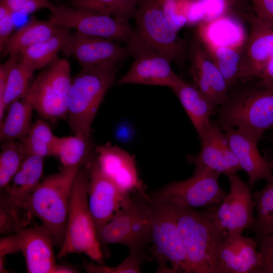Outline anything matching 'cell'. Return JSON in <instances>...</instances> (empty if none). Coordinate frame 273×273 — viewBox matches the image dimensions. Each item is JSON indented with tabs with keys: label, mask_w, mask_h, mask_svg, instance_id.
Here are the masks:
<instances>
[{
	"label": "cell",
	"mask_w": 273,
	"mask_h": 273,
	"mask_svg": "<svg viewBox=\"0 0 273 273\" xmlns=\"http://www.w3.org/2000/svg\"><path fill=\"white\" fill-rule=\"evenodd\" d=\"M167 204L176 218L190 273H218V253L226 235L215 222L214 207L200 211Z\"/></svg>",
	"instance_id": "1"
},
{
	"label": "cell",
	"mask_w": 273,
	"mask_h": 273,
	"mask_svg": "<svg viewBox=\"0 0 273 273\" xmlns=\"http://www.w3.org/2000/svg\"><path fill=\"white\" fill-rule=\"evenodd\" d=\"M116 73L115 64L82 67L72 80L67 116L75 135L89 141L93 122L106 94L115 82Z\"/></svg>",
	"instance_id": "2"
},
{
	"label": "cell",
	"mask_w": 273,
	"mask_h": 273,
	"mask_svg": "<svg viewBox=\"0 0 273 273\" xmlns=\"http://www.w3.org/2000/svg\"><path fill=\"white\" fill-rule=\"evenodd\" d=\"M80 166L64 167L46 177L20 207L42 222L54 246L60 248L65 236L73 181Z\"/></svg>",
	"instance_id": "3"
},
{
	"label": "cell",
	"mask_w": 273,
	"mask_h": 273,
	"mask_svg": "<svg viewBox=\"0 0 273 273\" xmlns=\"http://www.w3.org/2000/svg\"><path fill=\"white\" fill-rule=\"evenodd\" d=\"M135 27L126 43L128 56L134 59L162 55L171 62L183 51V43L169 24L159 0H140L134 18Z\"/></svg>",
	"instance_id": "4"
},
{
	"label": "cell",
	"mask_w": 273,
	"mask_h": 273,
	"mask_svg": "<svg viewBox=\"0 0 273 273\" xmlns=\"http://www.w3.org/2000/svg\"><path fill=\"white\" fill-rule=\"evenodd\" d=\"M89 174V163L79 168L74 178L64 239L58 257L61 258L71 253H84L102 264L101 245L88 204Z\"/></svg>",
	"instance_id": "5"
},
{
	"label": "cell",
	"mask_w": 273,
	"mask_h": 273,
	"mask_svg": "<svg viewBox=\"0 0 273 273\" xmlns=\"http://www.w3.org/2000/svg\"><path fill=\"white\" fill-rule=\"evenodd\" d=\"M152 206L148 194H132L131 201L102 229L98 236L100 245L118 244L127 247L129 254L144 259L150 243Z\"/></svg>",
	"instance_id": "6"
},
{
	"label": "cell",
	"mask_w": 273,
	"mask_h": 273,
	"mask_svg": "<svg viewBox=\"0 0 273 273\" xmlns=\"http://www.w3.org/2000/svg\"><path fill=\"white\" fill-rule=\"evenodd\" d=\"M148 195L152 206L150 252L158 263L156 272L190 273L180 233L170 206Z\"/></svg>",
	"instance_id": "7"
},
{
	"label": "cell",
	"mask_w": 273,
	"mask_h": 273,
	"mask_svg": "<svg viewBox=\"0 0 273 273\" xmlns=\"http://www.w3.org/2000/svg\"><path fill=\"white\" fill-rule=\"evenodd\" d=\"M245 92L226 100L220 113L219 124L224 129H242L259 140L273 127V87Z\"/></svg>",
	"instance_id": "8"
},
{
	"label": "cell",
	"mask_w": 273,
	"mask_h": 273,
	"mask_svg": "<svg viewBox=\"0 0 273 273\" xmlns=\"http://www.w3.org/2000/svg\"><path fill=\"white\" fill-rule=\"evenodd\" d=\"M70 66L66 59H57L42 71L29 87L24 98L43 118L62 119L67 116V99L72 83Z\"/></svg>",
	"instance_id": "9"
},
{
	"label": "cell",
	"mask_w": 273,
	"mask_h": 273,
	"mask_svg": "<svg viewBox=\"0 0 273 273\" xmlns=\"http://www.w3.org/2000/svg\"><path fill=\"white\" fill-rule=\"evenodd\" d=\"M220 174L208 168H196L189 178L172 182L149 195L157 201L181 207L214 206L227 195L219 184Z\"/></svg>",
	"instance_id": "10"
},
{
	"label": "cell",
	"mask_w": 273,
	"mask_h": 273,
	"mask_svg": "<svg viewBox=\"0 0 273 273\" xmlns=\"http://www.w3.org/2000/svg\"><path fill=\"white\" fill-rule=\"evenodd\" d=\"M49 10L52 22L85 35L127 43L133 32L127 19L53 4Z\"/></svg>",
	"instance_id": "11"
},
{
	"label": "cell",
	"mask_w": 273,
	"mask_h": 273,
	"mask_svg": "<svg viewBox=\"0 0 273 273\" xmlns=\"http://www.w3.org/2000/svg\"><path fill=\"white\" fill-rule=\"evenodd\" d=\"M52 238L42 225L23 226L1 238L0 256L21 251L28 273H55L58 265L53 252Z\"/></svg>",
	"instance_id": "12"
},
{
	"label": "cell",
	"mask_w": 273,
	"mask_h": 273,
	"mask_svg": "<svg viewBox=\"0 0 273 273\" xmlns=\"http://www.w3.org/2000/svg\"><path fill=\"white\" fill-rule=\"evenodd\" d=\"M43 169V158L37 156L26 157L13 177L6 194L0 201L1 234L14 233L24 226L17 214L22 203L40 183Z\"/></svg>",
	"instance_id": "13"
},
{
	"label": "cell",
	"mask_w": 273,
	"mask_h": 273,
	"mask_svg": "<svg viewBox=\"0 0 273 273\" xmlns=\"http://www.w3.org/2000/svg\"><path fill=\"white\" fill-rule=\"evenodd\" d=\"M227 177L230 191L219 207H214V218L226 236H236L241 235L246 229L251 228L255 222L254 198L249 186L237 172Z\"/></svg>",
	"instance_id": "14"
},
{
	"label": "cell",
	"mask_w": 273,
	"mask_h": 273,
	"mask_svg": "<svg viewBox=\"0 0 273 273\" xmlns=\"http://www.w3.org/2000/svg\"><path fill=\"white\" fill-rule=\"evenodd\" d=\"M89 168L88 200L98 237L104 226L130 204L132 194L122 193L102 172L96 157L90 161Z\"/></svg>",
	"instance_id": "15"
},
{
	"label": "cell",
	"mask_w": 273,
	"mask_h": 273,
	"mask_svg": "<svg viewBox=\"0 0 273 273\" xmlns=\"http://www.w3.org/2000/svg\"><path fill=\"white\" fill-rule=\"evenodd\" d=\"M245 20L250 26V34L241 62V80L258 78L273 56V25L254 12L248 14Z\"/></svg>",
	"instance_id": "16"
},
{
	"label": "cell",
	"mask_w": 273,
	"mask_h": 273,
	"mask_svg": "<svg viewBox=\"0 0 273 273\" xmlns=\"http://www.w3.org/2000/svg\"><path fill=\"white\" fill-rule=\"evenodd\" d=\"M62 51L66 56L75 58L82 67L117 64L128 56L126 47L115 41L85 35L78 31L70 33Z\"/></svg>",
	"instance_id": "17"
},
{
	"label": "cell",
	"mask_w": 273,
	"mask_h": 273,
	"mask_svg": "<svg viewBox=\"0 0 273 273\" xmlns=\"http://www.w3.org/2000/svg\"><path fill=\"white\" fill-rule=\"evenodd\" d=\"M199 138L201 151L197 155L187 157L190 163L196 168H208L226 176L242 170L225 134L221 132L218 124L211 121Z\"/></svg>",
	"instance_id": "18"
},
{
	"label": "cell",
	"mask_w": 273,
	"mask_h": 273,
	"mask_svg": "<svg viewBox=\"0 0 273 273\" xmlns=\"http://www.w3.org/2000/svg\"><path fill=\"white\" fill-rule=\"evenodd\" d=\"M102 172L122 193L131 195L144 190L134 158L121 148L106 144L95 148Z\"/></svg>",
	"instance_id": "19"
},
{
	"label": "cell",
	"mask_w": 273,
	"mask_h": 273,
	"mask_svg": "<svg viewBox=\"0 0 273 273\" xmlns=\"http://www.w3.org/2000/svg\"><path fill=\"white\" fill-rule=\"evenodd\" d=\"M190 72L196 87L216 108L228 99V84L197 35L190 48Z\"/></svg>",
	"instance_id": "20"
},
{
	"label": "cell",
	"mask_w": 273,
	"mask_h": 273,
	"mask_svg": "<svg viewBox=\"0 0 273 273\" xmlns=\"http://www.w3.org/2000/svg\"><path fill=\"white\" fill-rule=\"evenodd\" d=\"M257 242L241 235L226 236L218 257V273H261L262 258Z\"/></svg>",
	"instance_id": "21"
},
{
	"label": "cell",
	"mask_w": 273,
	"mask_h": 273,
	"mask_svg": "<svg viewBox=\"0 0 273 273\" xmlns=\"http://www.w3.org/2000/svg\"><path fill=\"white\" fill-rule=\"evenodd\" d=\"M230 148L241 169L248 176L249 186L261 179H267L273 173V163L262 156L258 150L259 141L249 132L238 128L224 129Z\"/></svg>",
	"instance_id": "22"
},
{
	"label": "cell",
	"mask_w": 273,
	"mask_h": 273,
	"mask_svg": "<svg viewBox=\"0 0 273 273\" xmlns=\"http://www.w3.org/2000/svg\"><path fill=\"white\" fill-rule=\"evenodd\" d=\"M134 60L128 71L117 81V84L158 85L172 89L182 79L171 68V61L162 55H146Z\"/></svg>",
	"instance_id": "23"
},
{
	"label": "cell",
	"mask_w": 273,
	"mask_h": 273,
	"mask_svg": "<svg viewBox=\"0 0 273 273\" xmlns=\"http://www.w3.org/2000/svg\"><path fill=\"white\" fill-rule=\"evenodd\" d=\"M197 36L203 44L242 50L247 39L241 18L232 15L219 17L198 24Z\"/></svg>",
	"instance_id": "24"
},
{
	"label": "cell",
	"mask_w": 273,
	"mask_h": 273,
	"mask_svg": "<svg viewBox=\"0 0 273 273\" xmlns=\"http://www.w3.org/2000/svg\"><path fill=\"white\" fill-rule=\"evenodd\" d=\"M200 137L209 125L216 107L196 87L183 79L173 88Z\"/></svg>",
	"instance_id": "25"
},
{
	"label": "cell",
	"mask_w": 273,
	"mask_h": 273,
	"mask_svg": "<svg viewBox=\"0 0 273 273\" xmlns=\"http://www.w3.org/2000/svg\"><path fill=\"white\" fill-rule=\"evenodd\" d=\"M59 27L50 20H32L10 35L1 53L5 56L22 55L29 47L52 36Z\"/></svg>",
	"instance_id": "26"
},
{
	"label": "cell",
	"mask_w": 273,
	"mask_h": 273,
	"mask_svg": "<svg viewBox=\"0 0 273 273\" xmlns=\"http://www.w3.org/2000/svg\"><path fill=\"white\" fill-rule=\"evenodd\" d=\"M70 29L60 25L50 38L26 49L20 60L34 71L52 64L66 44L71 33Z\"/></svg>",
	"instance_id": "27"
},
{
	"label": "cell",
	"mask_w": 273,
	"mask_h": 273,
	"mask_svg": "<svg viewBox=\"0 0 273 273\" xmlns=\"http://www.w3.org/2000/svg\"><path fill=\"white\" fill-rule=\"evenodd\" d=\"M8 108L5 119L0 123L1 141H22L32 124L33 107L28 99L23 98L13 102Z\"/></svg>",
	"instance_id": "28"
},
{
	"label": "cell",
	"mask_w": 273,
	"mask_h": 273,
	"mask_svg": "<svg viewBox=\"0 0 273 273\" xmlns=\"http://www.w3.org/2000/svg\"><path fill=\"white\" fill-rule=\"evenodd\" d=\"M89 141L76 135L57 136L54 156H57L64 168L87 164L92 159L89 156Z\"/></svg>",
	"instance_id": "29"
},
{
	"label": "cell",
	"mask_w": 273,
	"mask_h": 273,
	"mask_svg": "<svg viewBox=\"0 0 273 273\" xmlns=\"http://www.w3.org/2000/svg\"><path fill=\"white\" fill-rule=\"evenodd\" d=\"M202 45L221 73L229 88L240 80L242 50L210 44Z\"/></svg>",
	"instance_id": "30"
},
{
	"label": "cell",
	"mask_w": 273,
	"mask_h": 273,
	"mask_svg": "<svg viewBox=\"0 0 273 273\" xmlns=\"http://www.w3.org/2000/svg\"><path fill=\"white\" fill-rule=\"evenodd\" d=\"M56 138L48 123L37 120L31 124L25 138L21 141L25 157L54 156Z\"/></svg>",
	"instance_id": "31"
},
{
	"label": "cell",
	"mask_w": 273,
	"mask_h": 273,
	"mask_svg": "<svg viewBox=\"0 0 273 273\" xmlns=\"http://www.w3.org/2000/svg\"><path fill=\"white\" fill-rule=\"evenodd\" d=\"M264 188L253 195L256 216L251 227L257 238L273 232V173Z\"/></svg>",
	"instance_id": "32"
},
{
	"label": "cell",
	"mask_w": 273,
	"mask_h": 273,
	"mask_svg": "<svg viewBox=\"0 0 273 273\" xmlns=\"http://www.w3.org/2000/svg\"><path fill=\"white\" fill-rule=\"evenodd\" d=\"M202 7L204 17L202 22H208L225 15L235 16L245 20L254 12L249 0H196Z\"/></svg>",
	"instance_id": "33"
},
{
	"label": "cell",
	"mask_w": 273,
	"mask_h": 273,
	"mask_svg": "<svg viewBox=\"0 0 273 273\" xmlns=\"http://www.w3.org/2000/svg\"><path fill=\"white\" fill-rule=\"evenodd\" d=\"M0 154V188L6 189L25 158L21 141L3 142Z\"/></svg>",
	"instance_id": "34"
},
{
	"label": "cell",
	"mask_w": 273,
	"mask_h": 273,
	"mask_svg": "<svg viewBox=\"0 0 273 273\" xmlns=\"http://www.w3.org/2000/svg\"><path fill=\"white\" fill-rule=\"evenodd\" d=\"M34 71L20 60L13 66L8 76L4 97L6 109L13 102L24 98Z\"/></svg>",
	"instance_id": "35"
},
{
	"label": "cell",
	"mask_w": 273,
	"mask_h": 273,
	"mask_svg": "<svg viewBox=\"0 0 273 273\" xmlns=\"http://www.w3.org/2000/svg\"><path fill=\"white\" fill-rule=\"evenodd\" d=\"M72 7L75 9L102 13L129 20L134 18L136 8L120 0H73Z\"/></svg>",
	"instance_id": "36"
},
{
	"label": "cell",
	"mask_w": 273,
	"mask_h": 273,
	"mask_svg": "<svg viewBox=\"0 0 273 273\" xmlns=\"http://www.w3.org/2000/svg\"><path fill=\"white\" fill-rule=\"evenodd\" d=\"M169 24L178 32L189 24L195 0H159Z\"/></svg>",
	"instance_id": "37"
},
{
	"label": "cell",
	"mask_w": 273,
	"mask_h": 273,
	"mask_svg": "<svg viewBox=\"0 0 273 273\" xmlns=\"http://www.w3.org/2000/svg\"><path fill=\"white\" fill-rule=\"evenodd\" d=\"M144 258L138 255L129 254L119 264L114 267L86 263L84 269L89 273H140Z\"/></svg>",
	"instance_id": "38"
},
{
	"label": "cell",
	"mask_w": 273,
	"mask_h": 273,
	"mask_svg": "<svg viewBox=\"0 0 273 273\" xmlns=\"http://www.w3.org/2000/svg\"><path fill=\"white\" fill-rule=\"evenodd\" d=\"M13 12L30 15L42 9H49L53 3L49 0H2Z\"/></svg>",
	"instance_id": "39"
},
{
	"label": "cell",
	"mask_w": 273,
	"mask_h": 273,
	"mask_svg": "<svg viewBox=\"0 0 273 273\" xmlns=\"http://www.w3.org/2000/svg\"><path fill=\"white\" fill-rule=\"evenodd\" d=\"M13 12L0 1V52H2L6 42L12 34L14 28Z\"/></svg>",
	"instance_id": "40"
},
{
	"label": "cell",
	"mask_w": 273,
	"mask_h": 273,
	"mask_svg": "<svg viewBox=\"0 0 273 273\" xmlns=\"http://www.w3.org/2000/svg\"><path fill=\"white\" fill-rule=\"evenodd\" d=\"M258 239L262 261L261 273H273V232Z\"/></svg>",
	"instance_id": "41"
},
{
	"label": "cell",
	"mask_w": 273,
	"mask_h": 273,
	"mask_svg": "<svg viewBox=\"0 0 273 273\" xmlns=\"http://www.w3.org/2000/svg\"><path fill=\"white\" fill-rule=\"evenodd\" d=\"M22 55L10 56L7 60L0 65V120L3 119L6 108L4 97L8 76L13 66L19 61Z\"/></svg>",
	"instance_id": "42"
},
{
	"label": "cell",
	"mask_w": 273,
	"mask_h": 273,
	"mask_svg": "<svg viewBox=\"0 0 273 273\" xmlns=\"http://www.w3.org/2000/svg\"><path fill=\"white\" fill-rule=\"evenodd\" d=\"M254 13L273 25V0H249Z\"/></svg>",
	"instance_id": "43"
},
{
	"label": "cell",
	"mask_w": 273,
	"mask_h": 273,
	"mask_svg": "<svg viewBox=\"0 0 273 273\" xmlns=\"http://www.w3.org/2000/svg\"><path fill=\"white\" fill-rule=\"evenodd\" d=\"M258 78L263 87H273V56L268 61Z\"/></svg>",
	"instance_id": "44"
},
{
	"label": "cell",
	"mask_w": 273,
	"mask_h": 273,
	"mask_svg": "<svg viewBox=\"0 0 273 273\" xmlns=\"http://www.w3.org/2000/svg\"><path fill=\"white\" fill-rule=\"evenodd\" d=\"M76 272V270L71 267L58 265L55 273H73Z\"/></svg>",
	"instance_id": "45"
},
{
	"label": "cell",
	"mask_w": 273,
	"mask_h": 273,
	"mask_svg": "<svg viewBox=\"0 0 273 273\" xmlns=\"http://www.w3.org/2000/svg\"><path fill=\"white\" fill-rule=\"evenodd\" d=\"M122 2L133 8H137L140 0H120Z\"/></svg>",
	"instance_id": "46"
},
{
	"label": "cell",
	"mask_w": 273,
	"mask_h": 273,
	"mask_svg": "<svg viewBox=\"0 0 273 273\" xmlns=\"http://www.w3.org/2000/svg\"><path fill=\"white\" fill-rule=\"evenodd\" d=\"M272 141L273 142V127H272Z\"/></svg>",
	"instance_id": "47"
}]
</instances>
